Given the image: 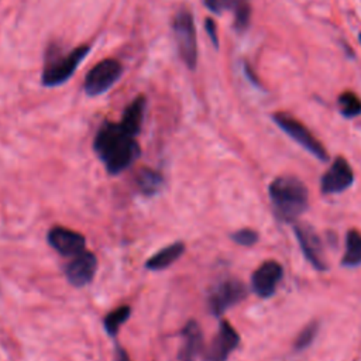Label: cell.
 <instances>
[{
	"label": "cell",
	"instance_id": "2",
	"mask_svg": "<svg viewBox=\"0 0 361 361\" xmlns=\"http://www.w3.org/2000/svg\"><path fill=\"white\" fill-rule=\"evenodd\" d=\"M269 199L278 219L298 220L309 204L306 185L296 176H278L269 183Z\"/></svg>",
	"mask_w": 361,
	"mask_h": 361
},
{
	"label": "cell",
	"instance_id": "26",
	"mask_svg": "<svg viewBox=\"0 0 361 361\" xmlns=\"http://www.w3.org/2000/svg\"><path fill=\"white\" fill-rule=\"evenodd\" d=\"M358 39H360V42H361V32H360V35H358Z\"/></svg>",
	"mask_w": 361,
	"mask_h": 361
},
{
	"label": "cell",
	"instance_id": "3",
	"mask_svg": "<svg viewBox=\"0 0 361 361\" xmlns=\"http://www.w3.org/2000/svg\"><path fill=\"white\" fill-rule=\"evenodd\" d=\"M89 52V45H79L68 52H63L56 45H49L45 54V62L41 75L42 85L47 87H54L65 83Z\"/></svg>",
	"mask_w": 361,
	"mask_h": 361
},
{
	"label": "cell",
	"instance_id": "14",
	"mask_svg": "<svg viewBox=\"0 0 361 361\" xmlns=\"http://www.w3.org/2000/svg\"><path fill=\"white\" fill-rule=\"evenodd\" d=\"M204 4L210 11L216 14H221L223 11H231L234 14V28L240 32L244 31L250 24V0H204Z\"/></svg>",
	"mask_w": 361,
	"mask_h": 361
},
{
	"label": "cell",
	"instance_id": "16",
	"mask_svg": "<svg viewBox=\"0 0 361 361\" xmlns=\"http://www.w3.org/2000/svg\"><path fill=\"white\" fill-rule=\"evenodd\" d=\"M145 104H147L145 96L140 94L131 103H128V106L126 107V110L123 113L120 124L124 127V130H127L134 137L141 130L144 111H145Z\"/></svg>",
	"mask_w": 361,
	"mask_h": 361
},
{
	"label": "cell",
	"instance_id": "7",
	"mask_svg": "<svg viewBox=\"0 0 361 361\" xmlns=\"http://www.w3.org/2000/svg\"><path fill=\"white\" fill-rule=\"evenodd\" d=\"M245 296H247L245 285L240 279L228 278L221 281L212 289L207 298V306L212 314L220 316L228 307L241 302Z\"/></svg>",
	"mask_w": 361,
	"mask_h": 361
},
{
	"label": "cell",
	"instance_id": "25",
	"mask_svg": "<svg viewBox=\"0 0 361 361\" xmlns=\"http://www.w3.org/2000/svg\"><path fill=\"white\" fill-rule=\"evenodd\" d=\"M114 361H130V357H128V354L126 353V350H123L121 347H116Z\"/></svg>",
	"mask_w": 361,
	"mask_h": 361
},
{
	"label": "cell",
	"instance_id": "10",
	"mask_svg": "<svg viewBox=\"0 0 361 361\" xmlns=\"http://www.w3.org/2000/svg\"><path fill=\"white\" fill-rule=\"evenodd\" d=\"M354 182V172L348 161L337 157L320 179V189L324 195L341 193L348 189Z\"/></svg>",
	"mask_w": 361,
	"mask_h": 361
},
{
	"label": "cell",
	"instance_id": "18",
	"mask_svg": "<svg viewBox=\"0 0 361 361\" xmlns=\"http://www.w3.org/2000/svg\"><path fill=\"white\" fill-rule=\"evenodd\" d=\"M341 264L350 268L361 265V233L355 228L348 230L345 234V250Z\"/></svg>",
	"mask_w": 361,
	"mask_h": 361
},
{
	"label": "cell",
	"instance_id": "15",
	"mask_svg": "<svg viewBox=\"0 0 361 361\" xmlns=\"http://www.w3.org/2000/svg\"><path fill=\"white\" fill-rule=\"evenodd\" d=\"M203 350V334L197 322L189 320L182 330V345L178 353L179 361H195Z\"/></svg>",
	"mask_w": 361,
	"mask_h": 361
},
{
	"label": "cell",
	"instance_id": "20",
	"mask_svg": "<svg viewBox=\"0 0 361 361\" xmlns=\"http://www.w3.org/2000/svg\"><path fill=\"white\" fill-rule=\"evenodd\" d=\"M337 104L340 113L347 118H353L361 114V99L351 90L343 92L337 97Z\"/></svg>",
	"mask_w": 361,
	"mask_h": 361
},
{
	"label": "cell",
	"instance_id": "5",
	"mask_svg": "<svg viewBox=\"0 0 361 361\" xmlns=\"http://www.w3.org/2000/svg\"><path fill=\"white\" fill-rule=\"evenodd\" d=\"M272 120L275 124L286 133L293 141H296L300 147H303L306 151H309L313 157L317 159L326 162L329 159V154L323 144L310 133V130L299 121L296 117L285 113V111H276L272 114Z\"/></svg>",
	"mask_w": 361,
	"mask_h": 361
},
{
	"label": "cell",
	"instance_id": "23",
	"mask_svg": "<svg viewBox=\"0 0 361 361\" xmlns=\"http://www.w3.org/2000/svg\"><path fill=\"white\" fill-rule=\"evenodd\" d=\"M231 238L234 240V243L248 247V245H254L258 241V233L252 228H241L233 233Z\"/></svg>",
	"mask_w": 361,
	"mask_h": 361
},
{
	"label": "cell",
	"instance_id": "8",
	"mask_svg": "<svg viewBox=\"0 0 361 361\" xmlns=\"http://www.w3.org/2000/svg\"><path fill=\"white\" fill-rule=\"evenodd\" d=\"M293 231L305 258L312 264L314 269L324 271L327 268V262L324 259L322 240L316 230L307 223H295Z\"/></svg>",
	"mask_w": 361,
	"mask_h": 361
},
{
	"label": "cell",
	"instance_id": "4",
	"mask_svg": "<svg viewBox=\"0 0 361 361\" xmlns=\"http://www.w3.org/2000/svg\"><path fill=\"white\" fill-rule=\"evenodd\" d=\"M172 31L180 59L189 69H195L197 63V41L195 20L189 10H180L175 14Z\"/></svg>",
	"mask_w": 361,
	"mask_h": 361
},
{
	"label": "cell",
	"instance_id": "13",
	"mask_svg": "<svg viewBox=\"0 0 361 361\" xmlns=\"http://www.w3.org/2000/svg\"><path fill=\"white\" fill-rule=\"evenodd\" d=\"M96 268V257L90 251L83 250L82 252L72 257V259L65 268V275L69 283H72L73 286H85L93 279Z\"/></svg>",
	"mask_w": 361,
	"mask_h": 361
},
{
	"label": "cell",
	"instance_id": "12",
	"mask_svg": "<svg viewBox=\"0 0 361 361\" xmlns=\"http://www.w3.org/2000/svg\"><path fill=\"white\" fill-rule=\"evenodd\" d=\"M49 245L65 257H75L86 247V240L82 234L66 227H54L48 231Z\"/></svg>",
	"mask_w": 361,
	"mask_h": 361
},
{
	"label": "cell",
	"instance_id": "11",
	"mask_svg": "<svg viewBox=\"0 0 361 361\" xmlns=\"http://www.w3.org/2000/svg\"><path fill=\"white\" fill-rule=\"evenodd\" d=\"M282 275V265L275 259H268L252 272L251 288L259 298H269L275 293Z\"/></svg>",
	"mask_w": 361,
	"mask_h": 361
},
{
	"label": "cell",
	"instance_id": "19",
	"mask_svg": "<svg viewBox=\"0 0 361 361\" xmlns=\"http://www.w3.org/2000/svg\"><path fill=\"white\" fill-rule=\"evenodd\" d=\"M164 185V178L159 172L144 168L137 175V186L144 195H154L157 193Z\"/></svg>",
	"mask_w": 361,
	"mask_h": 361
},
{
	"label": "cell",
	"instance_id": "24",
	"mask_svg": "<svg viewBox=\"0 0 361 361\" xmlns=\"http://www.w3.org/2000/svg\"><path fill=\"white\" fill-rule=\"evenodd\" d=\"M204 28H206V32L209 35V38L212 39L213 45L217 48L219 47V38H217V30H216V24L212 18H206L204 21Z\"/></svg>",
	"mask_w": 361,
	"mask_h": 361
},
{
	"label": "cell",
	"instance_id": "17",
	"mask_svg": "<svg viewBox=\"0 0 361 361\" xmlns=\"http://www.w3.org/2000/svg\"><path fill=\"white\" fill-rule=\"evenodd\" d=\"M185 251V245L182 243H173L162 250H159L157 254H154L147 262L145 268L151 271H161L168 268L171 264H173Z\"/></svg>",
	"mask_w": 361,
	"mask_h": 361
},
{
	"label": "cell",
	"instance_id": "22",
	"mask_svg": "<svg viewBox=\"0 0 361 361\" xmlns=\"http://www.w3.org/2000/svg\"><path fill=\"white\" fill-rule=\"evenodd\" d=\"M317 331H319V323L317 322H310L309 324H306L300 331L299 334L296 336L295 341H293V348L296 351H302L305 348H307L313 340L316 338L317 336Z\"/></svg>",
	"mask_w": 361,
	"mask_h": 361
},
{
	"label": "cell",
	"instance_id": "1",
	"mask_svg": "<svg viewBox=\"0 0 361 361\" xmlns=\"http://www.w3.org/2000/svg\"><path fill=\"white\" fill-rule=\"evenodd\" d=\"M94 151L103 161L109 173L126 171L141 154L135 137L120 123L104 121L94 135Z\"/></svg>",
	"mask_w": 361,
	"mask_h": 361
},
{
	"label": "cell",
	"instance_id": "9",
	"mask_svg": "<svg viewBox=\"0 0 361 361\" xmlns=\"http://www.w3.org/2000/svg\"><path fill=\"white\" fill-rule=\"evenodd\" d=\"M238 343L240 336L235 329L227 320H223L219 326L217 334L203 350V361H227L228 355L237 348Z\"/></svg>",
	"mask_w": 361,
	"mask_h": 361
},
{
	"label": "cell",
	"instance_id": "21",
	"mask_svg": "<svg viewBox=\"0 0 361 361\" xmlns=\"http://www.w3.org/2000/svg\"><path fill=\"white\" fill-rule=\"evenodd\" d=\"M131 310L128 306H120L104 317V329L110 336H116L124 322L128 319Z\"/></svg>",
	"mask_w": 361,
	"mask_h": 361
},
{
	"label": "cell",
	"instance_id": "6",
	"mask_svg": "<svg viewBox=\"0 0 361 361\" xmlns=\"http://www.w3.org/2000/svg\"><path fill=\"white\" fill-rule=\"evenodd\" d=\"M123 75L121 63L114 58L97 62L86 75L83 90L89 96H99L107 92Z\"/></svg>",
	"mask_w": 361,
	"mask_h": 361
}]
</instances>
